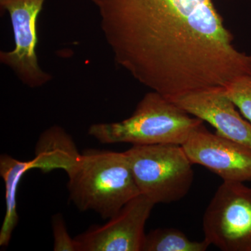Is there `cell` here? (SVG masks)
I'll list each match as a JSON object with an SVG mask.
<instances>
[{"label": "cell", "instance_id": "9", "mask_svg": "<svg viewBox=\"0 0 251 251\" xmlns=\"http://www.w3.org/2000/svg\"><path fill=\"white\" fill-rule=\"evenodd\" d=\"M169 99L214 126L218 134L251 148V124L241 116L225 87H207Z\"/></svg>", "mask_w": 251, "mask_h": 251}, {"label": "cell", "instance_id": "4", "mask_svg": "<svg viewBox=\"0 0 251 251\" xmlns=\"http://www.w3.org/2000/svg\"><path fill=\"white\" fill-rule=\"evenodd\" d=\"M125 153L140 194L155 204L177 202L189 192L193 164L181 145H133Z\"/></svg>", "mask_w": 251, "mask_h": 251}, {"label": "cell", "instance_id": "13", "mask_svg": "<svg viewBox=\"0 0 251 251\" xmlns=\"http://www.w3.org/2000/svg\"><path fill=\"white\" fill-rule=\"evenodd\" d=\"M225 90L243 116L251 124V75L234 79Z\"/></svg>", "mask_w": 251, "mask_h": 251}, {"label": "cell", "instance_id": "12", "mask_svg": "<svg viewBox=\"0 0 251 251\" xmlns=\"http://www.w3.org/2000/svg\"><path fill=\"white\" fill-rule=\"evenodd\" d=\"M210 244L204 239L191 241L175 228H158L145 235L142 251H205Z\"/></svg>", "mask_w": 251, "mask_h": 251}, {"label": "cell", "instance_id": "10", "mask_svg": "<svg viewBox=\"0 0 251 251\" xmlns=\"http://www.w3.org/2000/svg\"><path fill=\"white\" fill-rule=\"evenodd\" d=\"M34 160L36 169L50 172L62 169L67 173L76 165L81 154L65 130L57 126L50 127L41 135Z\"/></svg>", "mask_w": 251, "mask_h": 251}, {"label": "cell", "instance_id": "11", "mask_svg": "<svg viewBox=\"0 0 251 251\" xmlns=\"http://www.w3.org/2000/svg\"><path fill=\"white\" fill-rule=\"evenodd\" d=\"M31 169H36L34 159L23 161L8 154H2L0 156V175L4 181L6 201V213L0 229V246L1 247L9 245L13 232L17 226L19 220L16 201L18 187L23 175Z\"/></svg>", "mask_w": 251, "mask_h": 251}, {"label": "cell", "instance_id": "2", "mask_svg": "<svg viewBox=\"0 0 251 251\" xmlns=\"http://www.w3.org/2000/svg\"><path fill=\"white\" fill-rule=\"evenodd\" d=\"M67 175L71 201L103 219L113 217L140 195L125 152L86 150Z\"/></svg>", "mask_w": 251, "mask_h": 251}, {"label": "cell", "instance_id": "14", "mask_svg": "<svg viewBox=\"0 0 251 251\" xmlns=\"http://www.w3.org/2000/svg\"><path fill=\"white\" fill-rule=\"evenodd\" d=\"M52 233L54 237L53 250L55 251H77L75 239L68 232L64 219L60 214L52 216Z\"/></svg>", "mask_w": 251, "mask_h": 251}, {"label": "cell", "instance_id": "3", "mask_svg": "<svg viewBox=\"0 0 251 251\" xmlns=\"http://www.w3.org/2000/svg\"><path fill=\"white\" fill-rule=\"evenodd\" d=\"M203 122L171 99L151 91L145 94L131 116L121 122L94 124L88 133L103 144L183 145Z\"/></svg>", "mask_w": 251, "mask_h": 251}, {"label": "cell", "instance_id": "7", "mask_svg": "<svg viewBox=\"0 0 251 251\" xmlns=\"http://www.w3.org/2000/svg\"><path fill=\"white\" fill-rule=\"evenodd\" d=\"M154 203L139 195L103 226H94L75 239L77 251H142L145 227Z\"/></svg>", "mask_w": 251, "mask_h": 251}, {"label": "cell", "instance_id": "1", "mask_svg": "<svg viewBox=\"0 0 251 251\" xmlns=\"http://www.w3.org/2000/svg\"><path fill=\"white\" fill-rule=\"evenodd\" d=\"M118 67L168 99L251 75L212 0H90Z\"/></svg>", "mask_w": 251, "mask_h": 251}, {"label": "cell", "instance_id": "8", "mask_svg": "<svg viewBox=\"0 0 251 251\" xmlns=\"http://www.w3.org/2000/svg\"><path fill=\"white\" fill-rule=\"evenodd\" d=\"M193 164L205 167L224 181H251V148L198 126L181 145Z\"/></svg>", "mask_w": 251, "mask_h": 251}, {"label": "cell", "instance_id": "6", "mask_svg": "<svg viewBox=\"0 0 251 251\" xmlns=\"http://www.w3.org/2000/svg\"><path fill=\"white\" fill-rule=\"evenodd\" d=\"M46 0H0L7 11L14 38V49L0 52V62L9 68L24 85L38 88L52 80L38 60L37 21Z\"/></svg>", "mask_w": 251, "mask_h": 251}, {"label": "cell", "instance_id": "5", "mask_svg": "<svg viewBox=\"0 0 251 251\" xmlns=\"http://www.w3.org/2000/svg\"><path fill=\"white\" fill-rule=\"evenodd\" d=\"M204 239L224 251H251V188L224 181L203 216Z\"/></svg>", "mask_w": 251, "mask_h": 251}]
</instances>
